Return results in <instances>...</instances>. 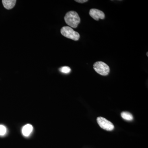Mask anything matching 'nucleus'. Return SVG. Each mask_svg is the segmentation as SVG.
Segmentation results:
<instances>
[{
  "label": "nucleus",
  "instance_id": "nucleus-10",
  "mask_svg": "<svg viewBox=\"0 0 148 148\" xmlns=\"http://www.w3.org/2000/svg\"><path fill=\"white\" fill-rule=\"evenodd\" d=\"M6 128L5 126L2 125H0V135H4L6 133Z\"/></svg>",
  "mask_w": 148,
  "mask_h": 148
},
{
  "label": "nucleus",
  "instance_id": "nucleus-4",
  "mask_svg": "<svg viewBox=\"0 0 148 148\" xmlns=\"http://www.w3.org/2000/svg\"><path fill=\"white\" fill-rule=\"evenodd\" d=\"M97 121L99 126L107 131H112L114 128L113 124L103 117H98Z\"/></svg>",
  "mask_w": 148,
  "mask_h": 148
},
{
  "label": "nucleus",
  "instance_id": "nucleus-7",
  "mask_svg": "<svg viewBox=\"0 0 148 148\" xmlns=\"http://www.w3.org/2000/svg\"><path fill=\"white\" fill-rule=\"evenodd\" d=\"M33 127L32 125L27 124L24 125L22 130V133L24 136L28 137L32 133Z\"/></svg>",
  "mask_w": 148,
  "mask_h": 148
},
{
  "label": "nucleus",
  "instance_id": "nucleus-2",
  "mask_svg": "<svg viewBox=\"0 0 148 148\" xmlns=\"http://www.w3.org/2000/svg\"><path fill=\"white\" fill-rule=\"evenodd\" d=\"M61 33L64 37L75 41L78 40L80 38L79 34L78 32L68 26L62 27L61 30Z\"/></svg>",
  "mask_w": 148,
  "mask_h": 148
},
{
  "label": "nucleus",
  "instance_id": "nucleus-9",
  "mask_svg": "<svg viewBox=\"0 0 148 148\" xmlns=\"http://www.w3.org/2000/svg\"><path fill=\"white\" fill-rule=\"evenodd\" d=\"M59 71L63 73L69 74L71 72V69L68 66H64L60 68Z\"/></svg>",
  "mask_w": 148,
  "mask_h": 148
},
{
  "label": "nucleus",
  "instance_id": "nucleus-11",
  "mask_svg": "<svg viewBox=\"0 0 148 148\" xmlns=\"http://www.w3.org/2000/svg\"><path fill=\"white\" fill-rule=\"evenodd\" d=\"M76 2L77 3H84L88 1V0H76Z\"/></svg>",
  "mask_w": 148,
  "mask_h": 148
},
{
  "label": "nucleus",
  "instance_id": "nucleus-5",
  "mask_svg": "<svg viewBox=\"0 0 148 148\" xmlns=\"http://www.w3.org/2000/svg\"><path fill=\"white\" fill-rule=\"evenodd\" d=\"M89 15L96 21H98L99 19H103L105 17V14L104 12L96 9H90L89 12Z\"/></svg>",
  "mask_w": 148,
  "mask_h": 148
},
{
  "label": "nucleus",
  "instance_id": "nucleus-6",
  "mask_svg": "<svg viewBox=\"0 0 148 148\" xmlns=\"http://www.w3.org/2000/svg\"><path fill=\"white\" fill-rule=\"evenodd\" d=\"M2 1L5 8L10 10L14 7L16 1V0H3Z\"/></svg>",
  "mask_w": 148,
  "mask_h": 148
},
{
  "label": "nucleus",
  "instance_id": "nucleus-12",
  "mask_svg": "<svg viewBox=\"0 0 148 148\" xmlns=\"http://www.w3.org/2000/svg\"><path fill=\"white\" fill-rule=\"evenodd\" d=\"M147 56H148V52H147Z\"/></svg>",
  "mask_w": 148,
  "mask_h": 148
},
{
  "label": "nucleus",
  "instance_id": "nucleus-1",
  "mask_svg": "<svg viewBox=\"0 0 148 148\" xmlns=\"http://www.w3.org/2000/svg\"><path fill=\"white\" fill-rule=\"evenodd\" d=\"M64 20L67 25L71 28H76L80 22V18L78 14L73 11L67 12L64 17Z\"/></svg>",
  "mask_w": 148,
  "mask_h": 148
},
{
  "label": "nucleus",
  "instance_id": "nucleus-3",
  "mask_svg": "<svg viewBox=\"0 0 148 148\" xmlns=\"http://www.w3.org/2000/svg\"><path fill=\"white\" fill-rule=\"evenodd\" d=\"M93 69L98 73L101 75L106 76L110 71L109 66L102 61H98L93 64Z\"/></svg>",
  "mask_w": 148,
  "mask_h": 148
},
{
  "label": "nucleus",
  "instance_id": "nucleus-8",
  "mask_svg": "<svg viewBox=\"0 0 148 148\" xmlns=\"http://www.w3.org/2000/svg\"><path fill=\"white\" fill-rule=\"evenodd\" d=\"M121 116L125 120L132 121L133 119V117L132 114L128 112H122L121 113Z\"/></svg>",
  "mask_w": 148,
  "mask_h": 148
}]
</instances>
